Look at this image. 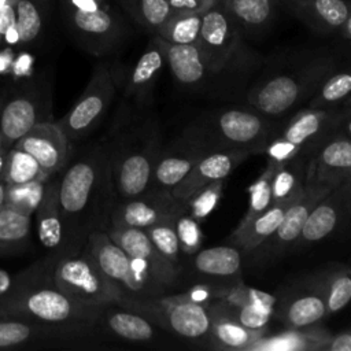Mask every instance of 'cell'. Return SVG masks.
Segmentation results:
<instances>
[{
    "mask_svg": "<svg viewBox=\"0 0 351 351\" xmlns=\"http://www.w3.org/2000/svg\"><path fill=\"white\" fill-rule=\"evenodd\" d=\"M47 181L48 180H37L25 184H8L5 206L15 210L19 214L32 217V214L36 211L43 199Z\"/></svg>",
    "mask_w": 351,
    "mask_h": 351,
    "instance_id": "b9f144b4",
    "label": "cell"
},
{
    "mask_svg": "<svg viewBox=\"0 0 351 351\" xmlns=\"http://www.w3.org/2000/svg\"><path fill=\"white\" fill-rule=\"evenodd\" d=\"M291 204H271L267 210L254 217L244 225H237L230 234V241L241 252L251 254L266 241L280 225L287 208Z\"/></svg>",
    "mask_w": 351,
    "mask_h": 351,
    "instance_id": "d6a6232c",
    "label": "cell"
},
{
    "mask_svg": "<svg viewBox=\"0 0 351 351\" xmlns=\"http://www.w3.org/2000/svg\"><path fill=\"white\" fill-rule=\"evenodd\" d=\"M252 155L258 154L252 149H230L206 154L191 169L184 180L171 189V197L185 207L195 192L215 180H225L239 165Z\"/></svg>",
    "mask_w": 351,
    "mask_h": 351,
    "instance_id": "d6986e66",
    "label": "cell"
},
{
    "mask_svg": "<svg viewBox=\"0 0 351 351\" xmlns=\"http://www.w3.org/2000/svg\"><path fill=\"white\" fill-rule=\"evenodd\" d=\"M51 89L29 84L12 95L0 110V134L5 148L14 145L37 123L51 119Z\"/></svg>",
    "mask_w": 351,
    "mask_h": 351,
    "instance_id": "4fadbf2b",
    "label": "cell"
},
{
    "mask_svg": "<svg viewBox=\"0 0 351 351\" xmlns=\"http://www.w3.org/2000/svg\"><path fill=\"white\" fill-rule=\"evenodd\" d=\"M56 255L48 254L14 277L11 289L0 298V315L45 324L74 339L89 336L100 307L85 306L59 289L52 276Z\"/></svg>",
    "mask_w": 351,
    "mask_h": 351,
    "instance_id": "7a4b0ae2",
    "label": "cell"
},
{
    "mask_svg": "<svg viewBox=\"0 0 351 351\" xmlns=\"http://www.w3.org/2000/svg\"><path fill=\"white\" fill-rule=\"evenodd\" d=\"M52 276L62 292L85 306L100 307L122 296L119 288L104 276L84 250L77 254H58Z\"/></svg>",
    "mask_w": 351,
    "mask_h": 351,
    "instance_id": "9c48e42d",
    "label": "cell"
},
{
    "mask_svg": "<svg viewBox=\"0 0 351 351\" xmlns=\"http://www.w3.org/2000/svg\"><path fill=\"white\" fill-rule=\"evenodd\" d=\"M192 269L196 277L213 287H233L241 282L243 258L234 245H219L199 250L192 255Z\"/></svg>",
    "mask_w": 351,
    "mask_h": 351,
    "instance_id": "7402d4cb",
    "label": "cell"
},
{
    "mask_svg": "<svg viewBox=\"0 0 351 351\" xmlns=\"http://www.w3.org/2000/svg\"><path fill=\"white\" fill-rule=\"evenodd\" d=\"M12 280L14 277H11V274L3 269H0V298L4 296L12 285Z\"/></svg>",
    "mask_w": 351,
    "mask_h": 351,
    "instance_id": "f907efd6",
    "label": "cell"
},
{
    "mask_svg": "<svg viewBox=\"0 0 351 351\" xmlns=\"http://www.w3.org/2000/svg\"><path fill=\"white\" fill-rule=\"evenodd\" d=\"M325 195L326 193L306 189V193L287 208L274 233L259 245L263 247V251H261V254L265 252L266 258L274 259L278 255H282L287 250H289L298 240L310 210Z\"/></svg>",
    "mask_w": 351,
    "mask_h": 351,
    "instance_id": "484cf974",
    "label": "cell"
},
{
    "mask_svg": "<svg viewBox=\"0 0 351 351\" xmlns=\"http://www.w3.org/2000/svg\"><path fill=\"white\" fill-rule=\"evenodd\" d=\"M226 11L241 30L248 33L267 27L276 16L280 0H222Z\"/></svg>",
    "mask_w": 351,
    "mask_h": 351,
    "instance_id": "d590c367",
    "label": "cell"
},
{
    "mask_svg": "<svg viewBox=\"0 0 351 351\" xmlns=\"http://www.w3.org/2000/svg\"><path fill=\"white\" fill-rule=\"evenodd\" d=\"M166 66L165 52L158 37L154 34L144 52L134 63L125 84V97L143 107L152 100L154 88Z\"/></svg>",
    "mask_w": 351,
    "mask_h": 351,
    "instance_id": "cb8c5ba5",
    "label": "cell"
},
{
    "mask_svg": "<svg viewBox=\"0 0 351 351\" xmlns=\"http://www.w3.org/2000/svg\"><path fill=\"white\" fill-rule=\"evenodd\" d=\"M106 140L114 200L149 193L154 166L163 149L156 119L119 114Z\"/></svg>",
    "mask_w": 351,
    "mask_h": 351,
    "instance_id": "3957f363",
    "label": "cell"
},
{
    "mask_svg": "<svg viewBox=\"0 0 351 351\" xmlns=\"http://www.w3.org/2000/svg\"><path fill=\"white\" fill-rule=\"evenodd\" d=\"M117 85L111 64L97 63L74 106L59 121H55L70 143L89 136L99 126L115 99Z\"/></svg>",
    "mask_w": 351,
    "mask_h": 351,
    "instance_id": "30bf717a",
    "label": "cell"
},
{
    "mask_svg": "<svg viewBox=\"0 0 351 351\" xmlns=\"http://www.w3.org/2000/svg\"><path fill=\"white\" fill-rule=\"evenodd\" d=\"M350 196L351 180L322 196L310 210L302 232L291 250L303 248L330 236L340 226L341 221L346 219L350 211Z\"/></svg>",
    "mask_w": 351,
    "mask_h": 351,
    "instance_id": "2e32d148",
    "label": "cell"
},
{
    "mask_svg": "<svg viewBox=\"0 0 351 351\" xmlns=\"http://www.w3.org/2000/svg\"><path fill=\"white\" fill-rule=\"evenodd\" d=\"M214 303L243 326L262 333H266L267 325L274 313L273 310L254 304H229L221 300H215Z\"/></svg>",
    "mask_w": 351,
    "mask_h": 351,
    "instance_id": "f6af8a7d",
    "label": "cell"
},
{
    "mask_svg": "<svg viewBox=\"0 0 351 351\" xmlns=\"http://www.w3.org/2000/svg\"><path fill=\"white\" fill-rule=\"evenodd\" d=\"M147 318L159 329L196 346L207 347L211 325L208 304L189 298L186 293L154 298H126L117 300Z\"/></svg>",
    "mask_w": 351,
    "mask_h": 351,
    "instance_id": "8992f818",
    "label": "cell"
},
{
    "mask_svg": "<svg viewBox=\"0 0 351 351\" xmlns=\"http://www.w3.org/2000/svg\"><path fill=\"white\" fill-rule=\"evenodd\" d=\"M174 228L178 237L180 251L184 255H193L202 247L203 234L199 221L191 217L186 210H182L174 218Z\"/></svg>",
    "mask_w": 351,
    "mask_h": 351,
    "instance_id": "7dc6e473",
    "label": "cell"
},
{
    "mask_svg": "<svg viewBox=\"0 0 351 351\" xmlns=\"http://www.w3.org/2000/svg\"><path fill=\"white\" fill-rule=\"evenodd\" d=\"M277 163L267 162V167L265 171L250 185V202L248 208L244 217L240 219L239 225H244L251 221L254 217L259 215L265 210H267L273 204L271 199V177L276 171Z\"/></svg>",
    "mask_w": 351,
    "mask_h": 351,
    "instance_id": "7bdbcfd3",
    "label": "cell"
},
{
    "mask_svg": "<svg viewBox=\"0 0 351 351\" xmlns=\"http://www.w3.org/2000/svg\"><path fill=\"white\" fill-rule=\"evenodd\" d=\"M158 40L165 52L166 66L181 88L202 92L217 81L197 44H171L159 37Z\"/></svg>",
    "mask_w": 351,
    "mask_h": 351,
    "instance_id": "ffe728a7",
    "label": "cell"
},
{
    "mask_svg": "<svg viewBox=\"0 0 351 351\" xmlns=\"http://www.w3.org/2000/svg\"><path fill=\"white\" fill-rule=\"evenodd\" d=\"M351 92V74L347 69L330 71L318 85L310 101L308 108H330L348 101Z\"/></svg>",
    "mask_w": 351,
    "mask_h": 351,
    "instance_id": "f35d334b",
    "label": "cell"
},
{
    "mask_svg": "<svg viewBox=\"0 0 351 351\" xmlns=\"http://www.w3.org/2000/svg\"><path fill=\"white\" fill-rule=\"evenodd\" d=\"M7 152H8V149H5V148L0 149V178H3V174H4V169H5V163H7Z\"/></svg>",
    "mask_w": 351,
    "mask_h": 351,
    "instance_id": "f5cc1de1",
    "label": "cell"
},
{
    "mask_svg": "<svg viewBox=\"0 0 351 351\" xmlns=\"http://www.w3.org/2000/svg\"><path fill=\"white\" fill-rule=\"evenodd\" d=\"M174 218H170V219L154 223V225L145 228L144 230L148 234V237L151 239V241L155 245V248L171 265H174L178 270H181V263H180L181 251H180L178 237H177L176 228H174Z\"/></svg>",
    "mask_w": 351,
    "mask_h": 351,
    "instance_id": "ee69618b",
    "label": "cell"
},
{
    "mask_svg": "<svg viewBox=\"0 0 351 351\" xmlns=\"http://www.w3.org/2000/svg\"><path fill=\"white\" fill-rule=\"evenodd\" d=\"M281 126L276 118L251 106H230L200 112L182 129L177 141L204 154L252 149L261 155Z\"/></svg>",
    "mask_w": 351,
    "mask_h": 351,
    "instance_id": "277c9868",
    "label": "cell"
},
{
    "mask_svg": "<svg viewBox=\"0 0 351 351\" xmlns=\"http://www.w3.org/2000/svg\"><path fill=\"white\" fill-rule=\"evenodd\" d=\"M202 16L203 11L171 12L154 34L171 44H196L200 33Z\"/></svg>",
    "mask_w": 351,
    "mask_h": 351,
    "instance_id": "74e56055",
    "label": "cell"
},
{
    "mask_svg": "<svg viewBox=\"0 0 351 351\" xmlns=\"http://www.w3.org/2000/svg\"><path fill=\"white\" fill-rule=\"evenodd\" d=\"M336 69L330 53H318L307 62L256 81L247 92V104L278 118L310 100L321 81Z\"/></svg>",
    "mask_w": 351,
    "mask_h": 351,
    "instance_id": "5b68a950",
    "label": "cell"
},
{
    "mask_svg": "<svg viewBox=\"0 0 351 351\" xmlns=\"http://www.w3.org/2000/svg\"><path fill=\"white\" fill-rule=\"evenodd\" d=\"M206 154L176 141L170 148L162 149L152 171L149 193L170 195L191 169Z\"/></svg>",
    "mask_w": 351,
    "mask_h": 351,
    "instance_id": "d4e9b609",
    "label": "cell"
},
{
    "mask_svg": "<svg viewBox=\"0 0 351 351\" xmlns=\"http://www.w3.org/2000/svg\"><path fill=\"white\" fill-rule=\"evenodd\" d=\"M182 210L186 208L178 204L171 195L147 193L144 196L114 200L108 211L107 223L145 229L154 223L174 218Z\"/></svg>",
    "mask_w": 351,
    "mask_h": 351,
    "instance_id": "ac0fdd59",
    "label": "cell"
},
{
    "mask_svg": "<svg viewBox=\"0 0 351 351\" xmlns=\"http://www.w3.org/2000/svg\"><path fill=\"white\" fill-rule=\"evenodd\" d=\"M306 156H296L277 165L271 177V199L274 204H292L304 193Z\"/></svg>",
    "mask_w": 351,
    "mask_h": 351,
    "instance_id": "e575fe53",
    "label": "cell"
},
{
    "mask_svg": "<svg viewBox=\"0 0 351 351\" xmlns=\"http://www.w3.org/2000/svg\"><path fill=\"white\" fill-rule=\"evenodd\" d=\"M117 3L138 26L152 34L171 15L167 0H117Z\"/></svg>",
    "mask_w": 351,
    "mask_h": 351,
    "instance_id": "ab89813d",
    "label": "cell"
},
{
    "mask_svg": "<svg viewBox=\"0 0 351 351\" xmlns=\"http://www.w3.org/2000/svg\"><path fill=\"white\" fill-rule=\"evenodd\" d=\"M12 15L10 47H29L45 29L49 0H7Z\"/></svg>",
    "mask_w": 351,
    "mask_h": 351,
    "instance_id": "83f0119b",
    "label": "cell"
},
{
    "mask_svg": "<svg viewBox=\"0 0 351 351\" xmlns=\"http://www.w3.org/2000/svg\"><path fill=\"white\" fill-rule=\"evenodd\" d=\"M110 239L119 245L126 255L138 263L162 289L176 287L180 270L171 265L152 244L144 229L107 223L103 228Z\"/></svg>",
    "mask_w": 351,
    "mask_h": 351,
    "instance_id": "9a60e30c",
    "label": "cell"
},
{
    "mask_svg": "<svg viewBox=\"0 0 351 351\" xmlns=\"http://www.w3.org/2000/svg\"><path fill=\"white\" fill-rule=\"evenodd\" d=\"M82 250L96 262L104 276L126 298H154L166 291L152 281L148 273L117 245L104 229L92 230ZM121 296V298H122Z\"/></svg>",
    "mask_w": 351,
    "mask_h": 351,
    "instance_id": "52a82bcc",
    "label": "cell"
},
{
    "mask_svg": "<svg viewBox=\"0 0 351 351\" xmlns=\"http://www.w3.org/2000/svg\"><path fill=\"white\" fill-rule=\"evenodd\" d=\"M7 188H8V184L0 178V208L3 206H5V200H7Z\"/></svg>",
    "mask_w": 351,
    "mask_h": 351,
    "instance_id": "816d5d0a",
    "label": "cell"
},
{
    "mask_svg": "<svg viewBox=\"0 0 351 351\" xmlns=\"http://www.w3.org/2000/svg\"><path fill=\"white\" fill-rule=\"evenodd\" d=\"M32 217L3 206L0 208V255L23 251L30 240Z\"/></svg>",
    "mask_w": 351,
    "mask_h": 351,
    "instance_id": "8d00e7d4",
    "label": "cell"
},
{
    "mask_svg": "<svg viewBox=\"0 0 351 351\" xmlns=\"http://www.w3.org/2000/svg\"><path fill=\"white\" fill-rule=\"evenodd\" d=\"M64 18L77 43L95 56L114 51L125 34L122 19L108 5L97 10H80L66 4Z\"/></svg>",
    "mask_w": 351,
    "mask_h": 351,
    "instance_id": "5bb4252c",
    "label": "cell"
},
{
    "mask_svg": "<svg viewBox=\"0 0 351 351\" xmlns=\"http://www.w3.org/2000/svg\"><path fill=\"white\" fill-rule=\"evenodd\" d=\"M96 329H103L106 335L118 340L144 344L156 340L159 328L144 314L118 302H111L100 306Z\"/></svg>",
    "mask_w": 351,
    "mask_h": 351,
    "instance_id": "44dd1931",
    "label": "cell"
},
{
    "mask_svg": "<svg viewBox=\"0 0 351 351\" xmlns=\"http://www.w3.org/2000/svg\"><path fill=\"white\" fill-rule=\"evenodd\" d=\"M211 325L208 333V348L248 351L250 347L265 333L251 330L223 313L214 302L208 303Z\"/></svg>",
    "mask_w": 351,
    "mask_h": 351,
    "instance_id": "f546056e",
    "label": "cell"
},
{
    "mask_svg": "<svg viewBox=\"0 0 351 351\" xmlns=\"http://www.w3.org/2000/svg\"><path fill=\"white\" fill-rule=\"evenodd\" d=\"M14 145L32 155L49 177L58 176L71 159V143L55 121L37 123Z\"/></svg>",
    "mask_w": 351,
    "mask_h": 351,
    "instance_id": "e0dca14e",
    "label": "cell"
},
{
    "mask_svg": "<svg viewBox=\"0 0 351 351\" xmlns=\"http://www.w3.org/2000/svg\"><path fill=\"white\" fill-rule=\"evenodd\" d=\"M58 177V200L66 232L67 254L82 250L88 234L103 229L114 202L107 140L103 138L70 159Z\"/></svg>",
    "mask_w": 351,
    "mask_h": 351,
    "instance_id": "6da1fadb",
    "label": "cell"
},
{
    "mask_svg": "<svg viewBox=\"0 0 351 351\" xmlns=\"http://www.w3.org/2000/svg\"><path fill=\"white\" fill-rule=\"evenodd\" d=\"M74 339L63 330L36 321L0 315V350H12L41 340Z\"/></svg>",
    "mask_w": 351,
    "mask_h": 351,
    "instance_id": "1f68e13d",
    "label": "cell"
},
{
    "mask_svg": "<svg viewBox=\"0 0 351 351\" xmlns=\"http://www.w3.org/2000/svg\"><path fill=\"white\" fill-rule=\"evenodd\" d=\"M273 315L282 321L288 329H306L315 326L326 315V306L324 299L307 289V292L289 296L287 300L276 304Z\"/></svg>",
    "mask_w": 351,
    "mask_h": 351,
    "instance_id": "4dcf8cb0",
    "label": "cell"
},
{
    "mask_svg": "<svg viewBox=\"0 0 351 351\" xmlns=\"http://www.w3.org/2000/svg\"><path fill=\"white\" fill-rule=\"evenodd\" d=\"M289 14L317 33H339L343 23L351 18L347 0H280Z\"/></svg>",
    "mask_w": 351,
    "mask_h": 351,
    "instance_id": "603a6c76",
    "label": "cell"
},
{
    "mask_svg": "<svg viewBox=\"0 0 351 351\" xmlns=\"http://www.w3.org/2000/svg\"><path fill=\"white\" fill-rule=\"evenodd\" d=\"M49 176L44 173L37 160L25 152L23 149L11 145L7 152V163L3 174V180L10 184H25L30 181H45Z\"/></svg>",
    "mask_w": 351,
    "mask_h": 351,
    "instance_id": "60d3db41",
    "label": "cell"
},
{
    "mask_svg": "<svg viewBox=\"0 0 351 351\" xmlns=\"http://www.w3.org/2000/svg\"><path fill=\"white\" fill-rule=\"evenodd\" d=\"M304 288L318 293L326 306L328 314L343 310L351 299L350 269L343 265H332L306 278Z\"/></svg>",
    "mask_w": 351,
    "mask_h": 351,
    "instance_id": "f1b7e54d",
    "label": "cell"
},
{
    "mask_svg": "<svg viewBox=\"0 0 351 351\" xmlns=\"http://www.w3.org/2000/svg\"><path fill=\"white\" fill-rule=\"evenodd\" d=\"M37 236L49 254L63 255L66 251V232L58 200V177L48 178L43 199L34 211Z\"/></svg>",
    "mask_w": 351,
    "mask_h": 351,
    "instance_id": "4316f807",
    "label": "cell"
},
{
    "mask_svg": "<svg viewBox=\"0 0 351 351\" xmlns=\"http://www.w3.org/2000/svg\"><path fill=\"white\" fill-rule=\"evenodd\" d=\"M322 351H351V333L348 330L330 335Z\"/></svg>",
    "mask_w": 351,
    "mask_h": 351,
    "instance_id": "681fc988",
    "label": "cell"
},
{
    "mask_svg": "<svg viewBox=\"0 0 351 351\" xmlns=\"http://www.w3.org/2000/svg\"><path fill=\"white\" fill-rule=\"evenodd\" d=\"M222 186H223V180H215L208 185L200 188L186 202L185 204L186 213L199 222L204 219L219 203V199L222 195Z\"/></svg>",
    "mask_w": 351,
    "mask_h": 351,
    "instance_id": "bcb514c9",
    "label": "cell"
},
{
    "mask_svg": "<svg viewBox=\"0 0 351 351\" xmlns=\"http://www.w3.org/2000/svg\"><path fill=\"white\" fill-rule=\"evenodd\" d=\"M350 130L348 101L330 108H304L292 115L277 133V137L292 145L300 156H308L333 133Z\"/></svg>",
    "mask_w": 351,
    "mask_h": 351,
    "instance_id": "8fae6325",
    "label": "cell"
},
{
    "mask_svg": "<svg viewBox=\"0 0 351 351\" xmlns=\"http://www.w3.org/2000/svg\"><path fill=\"white\" fill-rule=\"evenodd\" d=\"M171 12L204 11L217 0H167Z\"/></svg>",
    "mask_w": 351,
    "mask_h": 351,
    "instance_id": "c3c4849f",
    "label": "cell"
},
{
    "mask_svg": "<svg viewBox=\"0 0 351 351\" xmlns=\"http://www.w3.org/2000/svg\"><path fill=\"white\" fill-rule=\"evenodd\" d=\"M348 180H351L350 130L341 129L307 156L304 188L328 193Z\"/></svg>",
    "mask_w": 351,
    "mask_h": 351,
    "instance_id": "7c38bea8",
    "label": "cell"
},
{
    "mask_svg": "<svg viewBox=\"0 0 351 351\" xmlns=\"http://www.w3.org/2000/svg\"><path fill=\"white\" fill-rule=\"evenodd\" d=\"M196 44L214 75L243 70L241 29L229 15L222 0H217L203 11Z\"/></svg>",
    "mask_w": 351,
    "mask_h": 351,
    "instance_id": "ba28073f",
    "label": "cell"
},
{
    "mask_svg": "<svg viewBox=\"0 0 351 351\" xmlns=\"http://www.w3.org/2000/svg\"><path fill=\"white\" fill-rule=\"evenodd\" d=\"M330 333L322 328L311 326L306 329H288L278 335H262L248 351H322Z\"/></svg>",
    "mask_w": 351,
    "mask_h": 351,
    "instance_id": "836d02e7",
    "label": "cell"
},
{
    "mask_svg": "<svg viewBox=\"0 0 351 351\" xmlns=\"http://www.w3.org/2000/svg\"><path fill=\"white\" fill-rule=\"evenodd\" d=\"M3 148H5V147H4V143H3V137L0 134V149H3ZM5 149H8V148H5Z\"/></svg>",
    "mask_w": 351,
    "mask_h": 351,
    "instance_id": "db71d44e",
    "label": "cell"
}]
</instances>
